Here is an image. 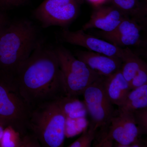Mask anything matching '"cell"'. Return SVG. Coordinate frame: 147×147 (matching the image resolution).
Segmentation results:
<instances>
[{"instance_id": "cell-1", "label": "cell", "mask_w": 147, "mask_h": 147, "mask_svg": "<svg viewBox=\"0 0 147 147\" xmlns=\"http://www.w3.org/2000/svg\"><path fill=\"white\" fill-rule=\"evenodd\" d=\"M13 84L32 108L66 96L63 77L54 48L40 40L18 69Z\"/></svg>"}, {"instance_id": "cell-2", "label": "cell", "mask_w": 147, "mask_h": 147, "mask_svg": "<svg viewBox=\"0 0 147 147\" xmlns=\"http://www.w3.org/2000/svg\"><path fill=\"white\" fill-rule=\"evenodd\" d=\"M41 40L37 27L26 19L9 22L0 32V77L13 81L18 69Z\"/></svg>"}, {"instance_id": "cell-3", "label": "cell", "mask_w": 147, "mask_h": 147, "mask_svg": "<svg viewBox=\"0 0 147 147\" xmlns=\"http://www.w3.org/2000/svg\"><path fill=\"white\" fill-rule=\"evenodd\" d=\"M66 116L57 100L42 102L32 109L28 129L41 147L63 146Z\"/></svg>"}, {"instance_id": "cell-4", "label": "cell", "mask_w": 147, "mask_h": 147, "mask_svg": "<svg viewBox=\"0 0 147 147\" xmlns=\"http://www.w3.org/2000/svg\"><path fill=\"white\" fill-rule=\"evenodd\" d=\"M32 109L13 83L0 78V123L25 135L29 131Z\"/></svg>"}, {"instance_id": "cell-5", "label": "cell", "mask_w": 147, "mask_h": 147, "mask_svg": "<svg viewBox=\"0 0 147 147\" xmlns=\"http://www.w3.org/2000/svg\"><path fill=\"white\" fill-rule=\"evenodd\" d=\"M62 74L66 96L78 97L89 85L101 77L71 52L60 46L54 48Z\"/></svg>"}, {"instance_id": "cell-6", "label": "cell", "mask_w": 147, "mask_h": 147, "mask_svg": "<svg viewBox=\"0 0 147 147\" xmlns=\"http://www.w3.org/2000/svg\"><path fill=\"white\" fill-rule=\"evenodd\" d=\"M104 76L89 85L83 93L84 102L91 118L90 123L95 129H99L96 137L103 139L109 129L111 121L115 114L113 105L106 94L103 86Z\"/></svg>"}, {"instance_id": "cell-7", "label": "cell", "mask_w": 147, "mask_h": 147, "mask_svg": "<svg viewBox=\"0 0 147 147\" xmlns=\"http://www.w3.org/2000/svg\"><path fill=\"white\" fill-rule=\"evenodd\" d=\"M80 6L77 0H44L33 15L43 28L58 26L66 29L78 17Z\"/></svg>"}, {"instance_id": "cell-8", "label": "cell", "mask_w": 147, "mask_h": 147, "mask_svg": "<svg viewBox=\"0 0 147 147\" xmlns=\"http://www.w3.org/2000/svg\"><path fill=\"white\" fill-rule=\"evenodd\" d=\"M61 40L72 45H79L89 51L120 58L123 61L132 52L130 48H122L94 36L86 33L83 29L71 31L64 29L61 34Z\"/></svg>"}, {"instance_id": "cell-9", "label": "cell", "mask_w": 147, "mask_h": 147, "mask_svg": "<svg viewBox=\"0 0 147 147\" xmlns=\"http://www.w3.org/2000/svg\"><path fill=\"white\" fill-rule=\"evenodd\" d=\"M146 27L126 16L112 31H98L94 34L95 36L121 48L145 47L147 40L142 38V32L146 31Z\"/></svg>"}, {"instance_id": "cell-10", "label": "cell", "mask_w": 147, "mask_h": 147, "mask_svg": "<svg viewBox=\"0 0 147 147\" xmlns=\"http://www.w3.org/2000/svg\"><path fill=\"white\" fill-rule=\"evenodd\" d=\"M139 135L132 113L118 109L115 111L106 136L96 146L102 147L107 142L115 141L116 147H129Z\"/></svg>"}, {"instance_id": "cell-11", "label": "cell", "mask_w": 147, "mask_h": 147, "mask_svg": "<svg viewBox=\"0 0 147 147\" xmlns=\"http://www.w3.org/2000/svg\"><path fill=\"white\" fill-rule=\"evenodd\" d=\"M125 17L121 11L111 4L94 7L90 20L82 29L85 31L93 28L104 32L112 31Z\"/></svg>"}, {"instance_id": "cell-12", "label": "cell", "mask_w": 147, "mask_h": 147, "mask_svg": "<svg viewBox=\"0 0 147 147\" xmlns=\"http://www.w3.org/2000/svg\"><path fill=\"white\" fill-rule=\"evenodd\" d=\"M75 57L100 76L107 77L121 69L123 60L92 51H78Z\"/></svg>"}, {"instance_id": "cell-13", "label": "cell", "mask_w": 147, "mask_h": 147, "mask_svg": "<svg viewBox=\"0 0 147 147\" xmlns=\"http://www.w3.org/2000/svg\"><path fill=\"white\" fill-rule=\"evenodd\" d=\"M103 86L109 100L118 107L122 105L131 90L121 69L110 76L104 77Z\"/></svg>"}, {"instance_id": "cell-14", "label": "cell", "mask_w": 147, "mask_h": 147, "mask_svg": "<svg viewBox=\"0 0 147 147\" xmlns=\"http://www.w3.org/2000/svg\"><path fill=\"white\" fill-rule=\"evenodd\" d=\"M109 3L125 16L147 28V0H110Z\"/></svg>"}, {"instance_id": "cell-15", "label": "cell", "mask_w": 147, "mask_h": 147, "mask_svg": "<svg viewBox=\"0 0 147 147\" xmlns=\"http://www.w3.org/2000/svg\"><path fill=\"white\" fill-rule=\"evenodd\" d=\"M0 147H40L41 146L36 137L30 131L22 135L13 127L7 126L5 128Z\"/></svg>"}, {"instance_id": "cell-16", "label": "cell", "mask_w": 147, "mask_h": 147, "mask_svg": "<svg viewBox=\"0 0 147 147\" xmlns=\"http://www.w3.org/2000/svg\"><path fill=\"white\" fill-rule=\"evenodd\" d=\"M57 100L66 118L75 119L86 116L88 112L86 105L78 97L64 96Z\"/></svg>"}, {"instance_id": "cell-17", "label": "cell", "mask_w": 147, "mask_h": 147, "mask_svg": "<svg viewBox=\"0 0 147 147\" xmlns=\"http://www.w3.org/2000/svg\"><path fill=\"white\" fill-rule=\"evenodd\" d=\"M147 107V83L129 92L122 105L119 110L131 112L137 109Z\"/></svg>"}, {"instance_id": "cell-18", "label": "cell", "mask_w": 147, "mask_h": 147, "mask_svg": "<svg viewBox=\"0 0 147 147\" xmlns=\"http://www.w3.org/2000/svg\"><path fill=\"white\" fill-rule=\"evenodd\" d=\"M146 63L133 51L123 61L121 70L129 85Z\"/></svg>"}, {"instance_id": "cell-19", "label": "cell", "mask_w": 147, "mask_h": 147, "mask_svg": "<svg viewBox=\"0 0 147 147\" xmlns=\"http://www.w3.org/2000/svg\"><path fill=\"white\" fill-rule=\"evenodd\" d=\"M96 130L92 124L90 123L89 127L84 130L82 135L69 147H90L91 146L92 142L95 139Z\"/></svg>"}, {"instance_id": "cell-20", "label": "cell", "mask_w": 147, "mask_h": 147, "mask_svg": "<svg viewBox=\"0 0 147 147\" xmlns=\"http://www.w3.org/2000/svg\"><path fill=\"white\" fill-rule=\"evenodd\" d=\"M134 121L139 134H147V107L134 110L132 112Z\"/></svg>"}, {"instance_id": "cell-21", "label": "cell", "mask_w": 147, "mask_h": 147, "mask_svg": "<svg viewBox=\"0 0 147 147\" xmlns=\"http://www.w3.org/2000/svg\"><path fill=\"white\" fill-rule=\"evenodd\" d=\"M147 83V65L144 66L135 76L129 85L131 90L134 89Z\"/></svg>"}, {"instance_id": "cell-22", "label": "cell", "mask_w": 147, "mask_h": 147, "mask_svg": "<svg viewBox=\"0 0 147 147\" xmlns=\"http://www.w3.org/2000/svg\"><path fill=\"white\" fill-rule=\"evenodd\" d=\"M27 0H0V10L11 9L23 4Z\"/></svg>"}, {"instance_id": "cell-23", "label": "cell", "mask_w": 147, "mask_h": 147, "mask_svg": "<svg viewBox=\"0 0 147 147\" xmlns=\"http://www.w3.org/2000/svg\"><path fill=\"white\" fill-rule=\"evenodd\" d=\"M8 18L2 11L0 10V32L9 23Z\"/></svg>"}, {"instance_id": "cell-24", "label": "cell", "mask_w": 147, "mask_h": 147, "mask_svg": "<svg viewBox=\"0 0 147 147\" xmlns=\"http://www.w3.org/2000/svg\"><path fill=\"white\" fill-rule=\"evenodd\" d=\"M147 147V142L139 138L129 145V147Z\"/></svg>"}, {"instance_id": "cell-25", "label": "cell", "mask_w": 147, "mask_h": 147, "mask_svg": "<svg viewBox=\"0 0 147 147\" xmlns=\"http://www.w3.org/2000/svg\"><path fill=\"white\" fill-rule=\"evenodd\" d=\"M87 1L93 6V7H95L109 3L110 0H87Z\"/></svg>"}, {"instance_id": "cell-26", "label": "cell", "mask_w": 147, "mask_h": 147, "mask_svg": "<svg viewBox=\"0 0 147 147\" xmlns=\"http://www.w3.org/2000/svg\"><path fill=\"white\" fill-rule=\"evenodd\" d=\"M5 128V127L2 124L0 123V142H1L2 138Z\"/></svg>"}, {"instance_id": "cell-27", "label": "cell", "mask_w": 147, "mask_h": 147, "mask_svg": "<svg viewBox=\"0 0 147 147\" xmlns=\"http://www.w3.org/2000/svg\"><path fill=\"white\" fill-rule=\"evenodd\" d=\"M84 1H85V0H77L78 2L81 5L84 3Z\"/></svg>"}]
</instances>
